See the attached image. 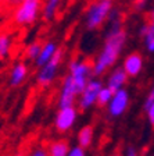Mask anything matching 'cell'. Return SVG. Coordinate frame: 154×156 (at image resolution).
Listing matches in <instances>:
<instances>
[{
  "label": "cell",
  "instance_id": "19",
  "mask_svg": "<svg viewBox=\"0 0 154 156\" xmlns=\"http://www.w3.org/2000/svg\"><path fill=\"white\" fill-rule=\"evenodd\" d=\"M112 95H114V92H112L110 88L103 87L99 94V98H97V105H99L100 107H107L110 101L112 99Z\"/></svg>",
  "mask_w": 154,
  "mask_h": 156
},
{
  "label": "cell",
  "instance_id": "16",
  "mask_svg": "<svg viewBox=\"0 0 154 156\" xmlns=\"http://www.w3.org/2000/svg\"><path fill=\"white\" fill-rule=\"evenodd\" d=\"M61 3H63V0H45L42 9V18L45 21L54 20L61 7Z\"/></svg>",
  "mask_w": 154,
  "mask_h": 156
},
{
  "label": "cell",
  "instance_id": "6",
  "mask_svg": "<svg viewBox=\"0 0 154 156\" xmlns=\"http://www.w3.org/2000/svg\"><path fill=\"white\" fill-rule=\"evenodd\" d=\"M103 87L104 85H103L100 78H90L86 88L78 98L77 101L78 109L82 112H86L89 109H92L94 105H97V98H99V94Z\"/></svg>",
  "mask_w": 154,
  "mask_h": 156
},
{
  "label": "cell",
  "instance_id": "7",
  "mask_svg": "<svg viewBox=\"0 0 154 156\" xmlns=\"http://www.w3.org/2000/svg\"><path fill=\"white\" fill-rule=\"evenodd\" d=\"M78 120V110L75 106L71 107H58L54 116V128L57 133L64 134L72 130Z\"/></svg>",
  "mask_w": 154,
  "mask_h": 156
},
{
  "label": "cell",
  "instance_id": "24",
  "mask_svg": "<svg viewBox=\"0 0 154 156\" xmlns=\"http://www.w3.org/2000/svg\"><path fill=\"white\" fill-rule=\"evenodd\" d=\"M145 48L147 52L154 53V36H147V38H145Z\"/></svg>",
  "mask_w": 154,
  "mask_h": 156
},
{
  "label": "cell",
  "instance_id": "31",
  "mask_svg": "<svg viewBox=\"0 0 154 156\" xmlns=\"http://www.w3.org/2000/svg\"><path fill=\"white\" fill-rule=\"evenodd\" d=\"M2 2H3V0H0V4H2Z\"/></svg>",
  "mask_w": 154,
  "mask_h": 156
},
{
  "label": "cell",
  "instance_id": "4",
  "mask_svg": "<svg viewBox=\"0 0 154 156\" xmlns=\"http://www.w3.org/2000/svg\"><path fill=\"white\" fill-rule=\"evenodd\" d=\"M68 74L72 78L74 85L77 88L78 96H79L86 88L92 75H93V67H92V64L89 62H86L84 58L74 57L68 62Z\"/></svg>",
  "mask_w": 154,
  "mask_h": 156
},
{
  "label": "cell",
  "instance_id": "22",
  "mask_svg": "<svg viewBox=\"0 0 154 156\" xmlns=\"http://www.w3.org/2000/svg\"><path fill=\"white\" fill-rule=\"evenodd\" d=\"M68 156H86V149H84V148L79 145L71 146L70 152H68Z\"/></svg>",
  "mask_w": 154,
  "mask_h": 156
},
{
  "label": "cell",
  "instance_id": "26",
  "mask_svg": "<svg viewBox=\"0 0 154 156\" xmlns=\"http://www.w3.org/2000/svg\"><path fill=\"white\" fill-rule=\"evenodd\" d=\"M124 156H139V152H138V149H136L135 146L129 145L128 148H126V151H125V153H124Z\"/></svg>",
  "mask_w": 154,
  "mask_h": 156
},
{
  "label": "cell",
  "instance_id": "3",
  "mask_svg": "<svg viewBox=\"0 0 154 156\" xmlns=\"http://www.w3.org/2000/svg\"><path fill=\"white\" fill-rule=\"evenodd\" d=\"M42 0H21L13 13V23L18 27H29L42 16Z\"/></svg>",
  "mask_w": 154,
  "mask_h": 156
},
{
  "label": "cell",
  "instance_id": "14",
  "mask_svg": "<svg viewBox=\"0 0 154 156\" xmlns=\"http://www.w3.org/2000/svg\"><path fill=\"white\" fill-rule=\"evenodd\" d=\"M94 140V127L90 126V124H86V126L80 127L77 133V145L82 146L84 149H87L92 146Z\"/></svg>",
  "mask_w": 154,
  "mask_h": 156
},
{
  "label": "cell",
  "instance_id": "8",
  "mask_svg": "<svg viewBox=\"0 0 154 156\" xmlns=\"http://www.w3.org/2000/svg\"><path fill=\"white\" fill-rule=\"evenodd\" d=\"M129 103H131V94L126 88H122L119 91L114 92L112 99L107 106V113L112 119H118L122 114H125V112L129 107Z\"/></svg>",
  "mask_w": 154,
  "mask_h": 156
},
{
  "label": "cell",
  "instance_id": "11",
  "mask_svg": "<svg viewBox=\"0 0 154 156\" xmlns=\"http://www.w3.org/2000/svg\"><path fill=\"white\" fill-rule=\"evenodd\" d=\"M128 75L124 71V68L119 66V67H112L108 73V77H107V82L106 87L110 88L112 92H117L122 88H125L126 82H128Z\"/></svg>",
  "mask_w": 154,
  "mask_h": 156
},
{
  "label": "cell",
  "instance_id": "13",
  "mask_svg": "<svg viewBox=\"0 0 154 156\" xmlns=\"http://www.w3.org/2000/svg\"><path fill=\"white\" fill-rule=\"evenodd\" d=\"M57 50H58V45L56 42H53V41H47V42H45L43 43V48H42V52H40L39 57L36 58L35 66L38 68H40L45 64H47L51 58L56 56Z\"/></svg>",
  "mask_w": 154,
  "mask_h": 156
},
{
  "label": "cell",
  "instance_id": "1",
  "mask_svg": "<svg viewBox=\"0 0 154 156\" xmlns=\"http://www.w3.org/2000/svg\"><path fill=\"white\" fill-rule=\"evenodd\" d=\"M110 29L106 35L104 43H103L101 50L99 52L96 60L93 62V77H101L104 75L112 66L118 62L119 55L122 53L124 48L128 41L125 29L122 28L121 20L118 18V13L112 10L110 16Z\"/></svg>",
  "mask_w": 154,
  "mask_h": 156
},
{
  "label": "cell",
  "instance_id": "2",
  "mask_svg": "<svg viewBox=\"0 0 154 156\" xmlns=\"http://www.w3.org/2000/svg\"><path fill=\"white\" fill-rule=\"evenodd\" d=\"M114 10V0H93L85 11V27L87 31H96L110 18Z\"/></svg>",
  "mask_w": 154,
  "mask_h": 156
},
{
  "label": "cell",
  "instance_id": "21",
  "mask_svg": "<svg viewBox=\"0 0 154 156\" xmlns=\"http://www.w3.org/2000/svg\"><path fill=\"white\" fill-rule=\"evenodd\" d=\"M153 103H154V81H153V84H151L150 91L147 92L145 101H143V110H146V109H147L149 106H151Z\"/></svg>",
  "mask_w": 154,
  "mask_h": 156
},
{
  "label": "cell",
  "instance_id": "18",
  "mask_svg": "<svg viewBox=\"0 0 154 156\" xmlns=\"http://www.w3.org/2000/svg\"><path fill=\"white\" fill-rule=\"evenodd\" d=\"M42 48H43V43L40 42V41H33V42L29 43V45L25 48V52H24L26 60L35 63L36 58H38L39 55H40V52H42Z\"/></svg>",
  "mask_w": 154,
  "mask_h": 156
},
{
  "label": "cell",
  "instance_id": "27",
  "mask_svg": "<svg viewBox=\"0 0 154 156\" xmlns=\"http://www.w3.org/2000/svg\"><path fill=\"white\" fill-rule=\"evenodd\" d=\"M146 0H133V3L135 4H140V3H145Z\"/></svg>",
  "mask_w": 154,
  "mask_h": 156
},
{
  "label": "cell",
  "instance_id": "29",
  "mask_svg": "<svg viewBox=\"0 0 154 156\" xmlns=\"http://www.w3.org/2000/svg\"><path fill=\"white\" fill-rule=\"evenodd\" d=\"M110 156H122L121 153H118V152H115V153H112V155H110Z\"/></svg>",
  "mask_w": 154,
  "mask_h": 156
},
{
  "label": "cell",
  "instance_id": "12",
  "mask_svg": "<svg viewBox=\"0 0 154 156\" xmlns=\"http://www.w3.org/2000/svg\"><path fill=\"white\" fill-rule=\"evenodd\" d=\"M28 66L24 62H17L14 63V66L10 70L9 75V85L11 88H18L25 82V80L28 78Z\"/></svg>",
  "mask_w": 154,
  "mask_h": 156
},
{
  "label": "cell",
  "instance_id": "17",
  "mask_svg": "<svg viewBox=\"0 0 154 156\" xmlns=\"http://www.w3.org/2000/svg\"><path fill=\"white\" fill-rule=\"evenodd\" d=\"M13 48V36L9 32H0V58H7Z\"/></svg>",
  "mask_w": 154,
  "mask_h": 156
},
{
  "label": "cell",
  "instance_id": "25",
  "mask_svg": "<svg viewBox=\"0 0 154 156\" xmlns=\"http://www.w3.org/2000/svg\"><path fill=\"white\" fill-rule=\"evenodd\" d=\"M29 156H49V153L47 149H45V148H35Z\"/></svg>",
  "mask_w": 154,
  "mask_h": 156
},
{
  "label": "cell",
  "instance_id": "32",
  "mask_svg": "<svg viewBox=\"0 0 154 156\" xmlns=\"http://www.w3.org/2000/svg\"><path fill=\"white\" fill-rule=\"evenodd\" d=\"M153 156H154V155H153Z\"/></svg>",
  "mask_w": 154,
  "mask_h": 156
},
{
  "label": "cell",
  "instance_id": "20",
  "mask_svg": "<svg viewBox=\"0 0 154 156\" xmlns=\"http://www.w3.org/2000/svg\"><path fill=\"white\" fill-rule=\"evenodd\" d=\"M139 36L145 39L147 36H154V18H151L150 23L147 24H143L139 29Z\"/></svg>",
  "mask_w": 154,
  "mask_h": 156
},
{
  "label": "cell",
  "instance_id": "5",
  "mask_svg": "<svg viewBox=\"0 0 154 156\" xmlns=\"http://www.w3.org/2000/svg\"><path fill=\"white\" fill-rule=\"evenodd\" d=\"M63 60H64V49L58 48L54 57L51 58L47 64L38 68V73H36V77H35L36 84L40 88L50 87V85L54 82L56 78H57L60 67H61V64H63Z\"/></svg>",
  "mask_w": 154,
  "mask_h": 156
},
{
  "label": "cell",
  "instance_id": "23",
  "mask_svg": "<svg viewBox=\"0 0 154 156\" xmlns=\"http://www.w3.org/2000/svg\"><path fill=\"white\" fill-rule=\"evenodd\" d=\"M145 113H146V117H147V120H149V123H150V126L154 127V103L146 109Z\"/></svg>",
  "mask_w": 154,
  "mask_h": 156
},
{
  "label": "cell",
  "instance_id": "10",
  "mask_svg": "<svg viewBox=\"0 0 154 156\" xmlns=\"http://www.w3.org/2000/svg\"><path fill=\"white\" fill-rule=\"evenodd\" d=\"M122 68L126 73V75L131 78H136L140 75V73L143 71L145 67V58L143 55H140L139 52H132L129 55H126L122 60Z\"/></svg>",
  "mask_w": 154,
  "mask_h": 156
},
{
  "label": "cell",
  "instance_id": "30",
  "mask_svg": "<svg viewBox=\"0 0 154 156\" xmlns=\"http://www.w3.org/2000/svg\"><path fill=\"white\" fill-rule=\"evenodd\" d=\"M14 156H25V155H24V153H21V152H19V153H17V155H14Z\"/></svg>",
  "mask_w": 154,
  "mask_h": 156
},
{
  "label": "cell",
  "instance_id": "28",
  "mask_svg": "<svg viewBox=\"0 0 154 156\" xmlns=\"http://www.w3.org/2000/svg\"><path fill=\"white\" fill-rule=\"evenodd\" d=\"M150 17H151V18H154V9L150 11Z\"/></svg>",
  "mask_w": 154,
  "mask_h": 156
},
{
  "label": "cell",
  "instance_id": "9",
  "mask_svg": "<svg viewBox=\"0 0 154 156\" xmlns=\"http://www.w3.org/2000/svg\"><path fill=\"white\" fill-rule=\"evenodd\" d=\"M77 88L74 85V81L70 74H67L61 82L60 94H58V107H71L75 106L77 102Z\"/></svg>",
  "mask_w": 154,
  "mask_h": 156
},
{
  "label": "cell",
  "instance_id": "15",
  "mask_svg": "<svg viewBox=\"0 0 154 156\" xmlns=\"http://www.w3.org/2000/svg\"><path fill=\"white\" fill-rule=\"evenodd\" d=\"M70 148V142L67 140H54L49 142L46 149L49 156H68Z\"/></svg>",
  "mask_w": 154,
  "mask_h": 156
}]
</instances>
